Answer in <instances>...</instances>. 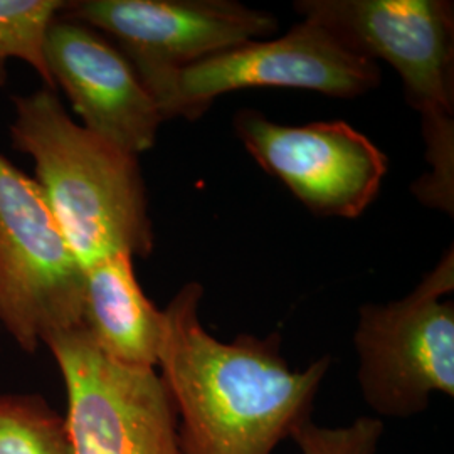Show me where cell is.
I'll use <instances>...</instances> for the list:
<instances>
[{
    "label": "cell",
    "mask_w": 454,
    "mask_h": 454,
    "mask_svg": "<svg viewBox=\"0 0 454 454\" xmlns=\"http://www.w3.org/2000/svg\"><path fill=\"white\" fill-rule=\"evenodd\" d=\"M232 125L251 157L317 215L358 217L382 187L387 157L345 121L290 127L246 108Z\"/></svg>",
    "instance_id": "ba28073f"
},
{
    "label": "cell",
    "mask_w": 454,
    "mask_h": 454,
    "mask_svg": "<svg viewBox=\"0 0 454 454\" xmlns=\"http://www.w3.org/2000/svg\"><path fill=\"white\" fill-rule=\"evenodd\" d=\"M82 326L114 362L157 369L163 313L146 298L129 253H116L84 268Z\"/></svg>",
    "instance_id": "8fae6325"
},
{
    "label": "cell",
    "mask_w": 454,
    "mask_h": 454,
    "mask_svg": "<svg viewBox=\"0 0 454 454\" xmlns=\"http://www.w3.org/2000/svg\"><path fill=\"white\" fill-rule=\"evenodd\" d=\"M454 253L404 298L358 309V387L371 416L409 419L434 395L454 397Z\"/></svg>",
    "instance_id": "277c9868"
},
{
    "label": "cell",
    "mask_w": 454,
    "mask_h": 454,
    "mask_svg": "<svg viewBox=\"0 0 454 454\" xmlns=\"http://www.w3.org/2000/svg\"><path fill=\"white\" fill-rule=\"evenodd\" d=\"M204 288L187 283L163 313L157 371L177 414L184 454H273L313 418L330 357L294 371L279 333L223 341L200 322Z\"/></svg>",
    "instance_id": "6da1fadb"
},
{
    "label": "cell",
    "mask_w": 454,
    "mask_h": 454,
    "mask_svg": "<svg viewBox=\"0 0 454 454\" xmlns=\"http://www.w3.org/2000/svg\"><path fill=\"white\" fill-rule=\"evenodd\" d=\"M65 7L61 0H0V88L7 82V63L19 59L33 67L44 88L56 91L46 63V41Z\"/></svg>",
    "instance_id": "7c38bea8"
},
{
    "label": "cell",
    "mask_w": 454,
    "mask_h": 454,
    "mask_svg": "<svg viewBox=\"0 0 454 454\" xmlns=\"http://www.w3.org/2000/svg\"><path fill=\"white\" fill-rule=\"evenodd\" d=\"M12 101V148L33 159L34 180L82 268L116 253L150 256L155 236L138 157L86 130L49 88Z\"/></svg>",
    "instance_id": "7a4b0ae2"
},
{
    "label": "cell",
    "mask_w": 454,
    "mask_h": 454,
    "mask_svg": "<svg viewBox=\"0 0 454 454\" xmlns=\"http://www.w3.org/2000/svg\"><path fill=\"white\" fill-rule=\"evenodd\" d=\"M46 63L86 130L138 157L155 145L165 121L130 59L97 29L58 17L48 33Z\"/></svg>",
    "instance_id": "30bf717a"
},
{
    "label": "cell",
    "mask_w": 454,
    "mask_h": 454,
    "mask_svg": "<svg viewBox=\"0 0 454 454\" xmlns=\"http://www.w3.org/2000/svg\"><path fill=\"white\" fill-rule=\"evenodd\" d=\"M61 17L106 35L138 76L180 69L278 31L275 16L231 0H78Z\"/></svg>",
    "instance_id": "9c48e42d"
},
{
    "label": "cell",
    "mask_w": 454,
    "mask_h": 454,
    "mask_svg": "<svg viewBox=\"0 0 454 454\" xmlns=\"http://www.w3.org/2000/svg\"><path fill=\"white\" fill-rule=\"evenodd\" d=\"M384 431V421L371 414L341 426H322L309 418L294 427L290 439L300 454H377Z\"/></svg>",
    "instance_id": "5bb4252c"
},
{
    "label": "cell",
    "mask_w": 454,
    "mask_h": 454,
    "mask_svg": "<svg viewBox=\"0 0 454 454\" xmlns=\"http://www.w3.org/2000/svg\"><path fill=\"white\" fill-rule=\"evenodd\" d=\"M0 454H69L65 422L37 395H0Z\"/></svg>",
    "instance_id": "4fadbf2b"
},
{
    "label": "cell",
    "mask_w": 454,
    "mask_h": 454,
    "mask_svg": "<svg viewBox=\"0 0 454 454\" xmlns=\"http://www.w3.org/2000/svg\"><path fill=\"white\" fill-rule=\"evenodd\" d=\"M303 19L322 24L367 59L389 63L407 103L421 114L431 170L412 187L424 206L454 209V9L446 0H300Z\"/></svg>",
    "instance_id": "3957f363"
},
{
    "label": "cell",
    "mask_w": 454,
    "mask_h": 454,
    "mask_svg": "<svg viewBox=\"0 0 454 454\" xmlns=\"http://www.w3.org/2000/svg\"><path fill=\"white\" fill-rule=\"evenodd\" d=\"M44 345L65 380L69 454H184L176 407L157 369L114 362L82 325Z\"/></svg>",
    "instance_id": "52a82bcc"
},
{
    "label": "cell",
    "mask_w": 454,
    "mask_h": 454,
    "mask_svg": "<svg viewBox=\"0 0 454 454\" xmlns=\"http://www.w3.org/2000/svg\"><path fill=\"white\" fill-rule=\"evenodd\" d=\"M140 80L163 120H195L215 98L251 88L360 97L379 86L380 71L322 24L303 19L273 41H251L180 69L146 73Z\"/></svg>",
    "instance_id": "5b68a950"
},
{
    "label": "cell",
    "mask_w": 454,
    "mask_h": 454,
    "mask_svg": "<svg viewBox=\"0 0 454 454\" xmlns=\"http://www.w3.org/2000/svg\"><path fill=\"white\" fill-rule=\"evenodd\" d=\"M84 268L35 180L0 153V328L24 352L82 325Z\"/></svg>",
    "instance_id": "8992f818"
}]
</instances>
